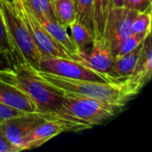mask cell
I'll return each mask as SVG.
<instances>
[{
    "instance_id": "30bf717a",
    "label": "cell",
    "mask_w": 152,
    "mask_h": 152,
    "mask_svg": "<svg viewBox=\"0 0 152 152\" xmlns=\"http://www.w3.org/2000/svg\"><path fill=\"white\" fill-rule=\"evenodd\" d=\"M136 14V12L126 7L110 8L102 37L109 44L111 50L131 34L132 22Z\"/></svg>"
},
{
    "instance_id": "8992f818",
    "label": "cell",
    "mask_w": 152,
    "mask_h": 152,
    "mask_svg": "<svg viewBox=\"0 0 152 152\" xmlns=\"http://www.w3.org/2000/svg\"><path fill=\"white\" fill-rule=\"evenodd\" d=\"M71 59L96 70L97 72L118 79L114 73V58L111 48L103 37H95L93 44L88 48L72 54Z\"/></svg>"
},
{
    "instance_id": "2e32d148",
    "label": "cell",
    "mask_w": 152,
    "mask_h": 152,
    "mask_svg": "<svg viewBox=\"0 0 152 152\" xmlns=\"http://www.w3.org/2000/svg\"><path fill=\"white\" fill-rule=\"evenodd\" d=\"M68 28L70 29L69 35L78 51L86 50L93 44L95 38L94 33L81 22L75 20Z\"/></svg>"
},
{
    "instance_id": "ffe728a7",
    "label": "cell",
    "mask_w": 152,
    "mask_h": 152,
    "mask_svg": "<svg viewBox=\"0 0 152 152\" xmlns=\"http://www.w3.org/2000/svg\"><path fill=\"white\" fill-rule=\"evenodd\" d=\"M76 20L94 33V0H74Z\"/></svg>"
},
{
    "instance_id": "4fadbf2b",
    "label": "cell",
    "mask_w": 152,
    "mask_h": 152,
    "mask_svg": "<svg viewBox=\"0 0 152 152\" xmlns=\"http://www.w3.org/2000/svg\"><path fill=\"white\" fill-rule=\"evenodd\" d=\"M36 17L50 37L67 52L70 59L72 54L78 53V49L67 31L66 27L60 24L55 19H52L45 15Z\"/></svg>"
},
{
    "instance_id": "ac0fdd59",
    "label": "cell",
    "mask_w": 152,
    "mask_h": 152,
    "mask_svg": "<svg viewBox=\"0 0 152 152\" xmlns=\"http://www.w3.org/2000/svg\"><path fill=\"white\" fill-rule=\"evenodd\" d=\"M111 7V0H94V21L95 37H102L106 20Z\"/></svg>"
},
{
    "instance_id": "7402d4cb",
    "label": "cell",
    "mask_w": 152,
    "mask_h": 152,
    "mask_svg": "<svg viewBox=\"0 0 152 152\" xmlns=\"http://www.w3.org/2000/svg\"><path fill=\"white\" fill-rule=\"evenodd\" d=\"M25 4L31 9L36 16L45 15L55 19L50 0H25Z\"/></svg>"
},
{
    "instance_id": "ba28073f",
    "label": "cell",
    "mask_w": 152,
    "mask_h": 152,
    "mask_svg": "<svg viewBox=\"0 0 152 152\" xmlns=\"http://www.w3.org/2000/svg\"><path fill=\"white\" fill-rule=\"evenodd\" d=\"M46 119L42 112L23 113L0 123V133L13 145L23 151V143L27 135L37 125Z\"/></svg>"
},
{
    "instance_id": "d6986e66",
    "label": "cell",
    "mask_w": 152,
    "mask_h": 152,
    "mask_svg": "<svg viewBox=\"0 0 152 152\" xmlns=\"http://www.w3.org/2000/svg\"><path fill=\"white\" fill-rule=\"evenodd\" d=\"M151 34V32H143V33H131L126 37H125L115 48L111 50L114 60L131 52L138 45H140L145 38Z\"/></svg>"
},
{
    "instance_id": "5b68a950",
    "label": "cell",
    "mask_w": 152,
    "mask_h": 152,
    "mask_svg": "<svg viewBox=\"0 0 152 152\" xmlns=\"http://www.w3.org/2000/svg\"><path fill=\"white\" fill-rule=\"evenodd\" d=\"M37 70L69 79L88 80L102 83H121L123 81V79L118 80L110 76L97 72L96 70H94L72 59L46 54H41Z\"/></svg>"
},
{
    "instance_id": "9a60e30c",
    "label": "cell",
    "mask_w": 152,
    "mask_h": 152,
    "mask_svg": "<svg viewBox=\"0 0 152 152\" xmlns=\"http://www.w3.org/2000/svg\"><path fill=\"white\" fill-rule=\"evenodd\" d=\"M51 4L56 20L68 28L76 20L74 0H51Z\"/></svg>"
},
{
    "instance_id": "d4e9b609",
    "label": "cell",
    "mask_w": 152,
    "mask_h": 152,
    "mask_svg": "<svg viewBox=\"0 0 152 152\" xmlns=\"http://www.w3.org/2000/svg\"><path fill=\"white\" fill-rule=\"evenodd\" d=\"M20 150L13 145L4 134L0 133V152H18Z\"/></svg>"
},
{
    "instance_id": "9c48e42d",
    "label": "cell",
    "mask_w": 152,
    "mask_h": 152,
    "mask_svg": "<svg viewBox=\"0 0 152 152\" xmlns=\"http://www.w3.org/2000/svg\"><path fill=\"white\" fill-rule=\"evenodd\" d=\"M20 14L33 42L35 43L41 54L70 59L67 52L60 45H58L45 30L31 9L25 3Z\"/></svg>"
},
{
    "instance_id": "cb8c5ba5",
    "label": "cell",
    "mask_w": 152,
    "mask_h": 152,
    "mask_svg": "<svg viewBox=\"0 0 152 152\" xmlns=\"http://www.w3.org/2000/svg\"><path fill=\"white\" fill-rule=\"evenodd\" d=\"M25 112L15 110L13 108H11L7 105H4L0 102V123L4 120H6L8 118L21 115Z\"/></svg>"
},
{
    "instance_id": "52a82bcc",
    "label": "cell",
    "mask_w": 152,
    "mask_h": 152,
    "mask_svg": "<svg viewBox=\"0 0 152 152\" xmlns=\"http://www.w3.org/2000/svg\"><path fill=\"white\" fill-rule=\"evenodd\" d=\"M151 34L142 42V46L133 72L123 79L125 92L131 100L151 80L152 69Z\"/></svg>"
},
{
    "instance_id": "277c9868",
    "label": "cell",
    "mask_w": 152,
    "mask_h": 152,
    "mask_svg": "<svg viewBox=\"0 0 152 152\" xmlns=\"http://www.w3.org/2000/svg\"><path fill=\"white\" fill-rule=\"evenodd\" d=\"M0 11L15 49L27 63L37 70L41 53L33 42L20 11L5 0H0Z\"/></svg>"
},
{
    "instance_id": "7c38bea8",
    "label": "cell",
    "mask_w": 152,
    "mask_h": 152,
    "mask_svg": "<svg viewBox=\"0 0 152 152\" xmlns=\"http://www.w3.org/2000/svg\"><path fill=\"white\" fill-rule=\"evenodd\" d=\"M0 102L25 113L40 112L28 95L2 79H0Z\"/></svg>"
},
{
    "instance_id": "6da1fadb",
    "label": "cell",
    "mask_w": 152,
    "mask_h": 152,
    "mask_svg": "<svg viewBox=\"0 0 152 152\" xmlns=\"http://www.w3.org/2000/svg\"><path fill=\"white\" fill-rule=\"evenodd\" d=\"M62 94L63 100L58 110L53 113L44 114L46 118L58 119L63 122L68 132L91 129L110 119L122 110V108L96 99L64 92Z\"/></svg>"
},
{
    "instance_id": "44dd1931",
    "label": "cell",
    "mask_w": 152,
    "mask_h": 152,
    "mask_svg": "<svg viewBox=\"0 0 152 152\" xmlns=\"http://www.w3.org/2000/svg\"><path fill=\"white\" fill-rule=\"evenodd\" d=\"M151 9L143 12H137L132 22L131 33L151 32Z\"/></svg>"
},
{
    "instance_id": "8fae6325",
    "label": "cell",
    "mask_w": 152,
    "mask_h": 152,
    "mask_svg": "<svg viewBox=\"0 0 152 152\" xmlns=\"http://www.w3.org/2000/svg\"><path fill=\"white\" fill-rule=\"evenodd\" d=\"M63 132H68L67 126L63 122L58 119L46 118L27 135L23 143V151L40 147Z\"/></svg>"
},
{
    "instance_id": "5bb4252c",
    "label": "cell",
    "mask_w": 152,
    "mask_h": 152,
    "mask_svg": "<svg viewBox=\"0 0 152 152\" xmlns=\"http://www.w3.org/2000/svg\"><path fill=\"white\" fill-rule=\"evenodd\" d=\"M142 46V43L140 45H138L136 48L132 50L131 52L114 60L113 69H114L116 78L124 79L133 72L136 65Z\"/></svg>"
},
{
    "instance_id": "7a4b0ae2",
    "label": "cell",
    "mask_w": 152,
    "mask_h": 152,
    "mask_svg": "<svg viewBox=\"0 0 152 152\" xmlns=\"http://www.w3.org/2000/svg\"><path fill=\"white\" fill-rule=\"evenodd\" d=\"M0 79L22 91L42 113L55 112L63 100L62 92L44 80L26 61L0 70Z\"/></svg>"
},
{
    "instance_id": "3957f363",
    "label": "cell",
    "mask_w": 152,
    "mask_h": 152,
    "mask_svg": "<svg viewBox=\"0 0 152 152\" xmlns=\"http://www.w3.org/2000/svg\"><path fill=\"white\" fill-rule=\"evenodd\" d=\"M37 73L47 83L64 93L96 99L122 109L130 101L125 92L123 81L121 83H102L69 79L40 70H37Z\"/></svg>"
},
{
    "instance_id": "83f0119b",
    "label": "cell",
    "mask_w": 152,
    "mask_h": 152,
    "mask_svg": "<svg viewBox=\"0 0 152 152\" xmlns=\"http://www.w3.org/2000/svg\"><path fill=\"white\" fill-rule=\"evenodd\" d=\"M25 0H15V5L17 7V9L20 11V12L22 11L23 9V5H24Z\"/></svg>"
},
{
    "instance_id": "f1b7e54d",
    "label": "cell",
    "mask_w": 152,
    "mask_h": 152,
    "mask_svg": "<svg viewBox=\"0 0 152 152\" xmlns=\"http://www.w3.org/2000/svg\"><path fill=\"white\" fill-rule=\"evenodd\" d=\"M50 1H51V0H50Z\"/></svg>"
},
{
    "instance_id": "484cf974",
    "label": "cell",
    "mask_w": 152,
    "mask_h": 152,
    "mask_svg": "<svg viewBox=\"0 0 152 152\" xmlns=\"http://www.w3.org/2000/svg\"><path fill=\"white\" fill-rule=\"evenodd\" d=\"M11 66H12V63L11 62V61L6 56H4V54L0 53V70L7 69Z\"/></svg>"
},
{
    "instance_id": "4316f807",
    "label": "cell",
    "mask_w": 152,
    "mask_h": 152,
    "mask_svg": "<svg viewBox=\"0 0 152 152\" xmlns=\"http://www.w3.org/2000/svg\"><path fill=\"white\" fill-rule=\"evenodd\" d=\"M112 7H124V0H111Z\"/></svg>"
},
{
    "instance_id": "603a6c76",
    "label": "cell",
    "mask_w": 152,
    "mask_h": 152,
    "mask_svg": "<svg viewBox=\"0 0 152 152\" xmlns=\"http://www.w3.org/2000/svg\"><path fill=\"white\" fill-rule=\"evenodd\" d=\"M123 6L136 12H143L151 9L152 0H124Z\"/></svg>"
},
{
    "instance_id": "e0dca14e",
    "label": "cell",
    "mask_w": 152,
    "mask_h": 152,
    "mask_svg": "<svg viewBox=\"0 0 152 152\" xmlns=\"http://www.w3.org/2000/svg\"><path fill=\"white\" fill-rule=\"evenodd\" d=\"M0 53L9 59L12 63V65L19 62L25 61L15 49V46L6 28L1 11H0Z\"/></svg>"
}]
</instances>
